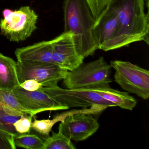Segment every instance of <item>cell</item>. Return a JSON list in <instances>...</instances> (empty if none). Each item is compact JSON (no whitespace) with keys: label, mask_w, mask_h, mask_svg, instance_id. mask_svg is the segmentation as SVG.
I'll return each instance as SVG.
<instances>
[{"label":"cell","mask_w":149,"mask_h":149,"mask_svg":"<svg viewBox=\"0 0 149 149\" xmlns=\"http://www.w3.org/2000/svg\"><path fill=\"white\" fill-rule=\"evenodd\" d=\"M19 84L17 62L0 53V90L13 91Z\"/></svg>","instance_id":"cell-13"},{"label":"cell","mask_w":149,"mask_h":149,"mask_svg":"<svg viewBox=\"0 0 149 149\" xmlns=\"http://www.w3.org/2000/svg\"><path fill=\"white\" fill-rule=\"evenodd\" d=\"M118 26L117 15L108 8L99 20L96 22L93 30V37L98 49H103L115 37Z\"/></svg>","instance_id":"cell-11"},{"label":"cell","mask_w":149,"mask_h":149,"mask_svg":"<svg viewBox=\"0 0 149 149\" xmlns=\"http://www.w3.org/2000/svg\"><path fill=\"white\" fill-rule=\"evenodd\" d=\"M2 15L3 19L0 20L1 33L11 41L25 40L37 29L38 16L30 7H22L16 10L5 9Z\"/></svg>","instance_id":"cell-4"},{"label":"cell","mask_w":149,"mask_h":149,"mask_svg":"<svg viewBox=\"0 0 149 149\" xmlns=\"http://www.w3.org/2000/svg\"><path fill=\"white\" fill-rule=\"evenodd\" d=\"M91 114L79 113L70 115L59 125V131L70 140L82 141L96 132L99 127Z\"/></svg>","instance_id":"cell-9"},{"label":"cell","mask_w":149,"mask_h":149,"mask_svg":"<svg viewBox=\"0 0 149 149\" xmlns=\"http://www.w3.org/2000/svg\"><path fill=\"white\" fill-rule=\"evenodd\" d=\"M63 32L73 35L76 48L84 59L98 49L93 37L95 21L86 0H65Z\"/></svg>","instance_id":"cell-2"},{"label":"cell","mask_w":149,"mask_h":149,"mask_svg":"<svg viewBox=\"0 0 149 149\" xmlns=\"http://www.w3.org/2000/svg\"><path fill=\"white\" fill-rule=\"evenodd\" d=\"M14 136L0 130V149H15Z\"/></svg>","instance_id":"cell-22"},{"label":"cell","mask_w":149,"mask_h":149,"mask_svg":"<svg viewBox=\"0 0 149 149\" xmlns=\"http://www.w3.org/2000/svg\"><path fill=\"white\" fill-rule=\"evenodd\" d=\"M0 102L22 114H29L27 111L21 105L13 91L0 90Z\"/></svg>","instance_id":"cell-18"},{"label":"cell","mask_w":149,"mask_h":149,"mask_svg":"<svg viewBox=\"0 0 149 149\" xmlns=\"http://www.w3.org/2000/svg\"><path fill=\"white\" fill-rule=\"evenodd\" d=\"M16 147L26 149H44V141L38 135L30 133L19 134L14 136Z\"/></svg>","instance_id":"cell-16"},{"label":"cell","mask_w":149,"mask_h":149,"mask_svg":"<svg viewBox=\"0 0 149 149\" xmlns=\"http://www.w3.org/2000/svg\"><path fill=\"white\" fill-rule=\"evenodd\" d=\"M51 41L54 64L71 71L83 63L84 59L77 50L72 33L63 32Z\"/></svg>","instance_id":"cell-8"},{"label":"cell","mask_w":149,"mask_h":149,"mask_svg":"<svg viewBox=\"0 0 149 149\" xmlns=\"http://www.w3.org/2000/svg\"><path fill=\"white\" fill-rule=\"evenodd\" d=\"M40 89L62 106L70 108H91L102 106L108 108L116 105L103 98L95 91L84 88L63 89L58 86L42 87Z\"/></svg>","instance_id":"cell-6"},{"label":"cell","mask_w":149,"mask_h":149,"mask_svg":"<svg viewBox=\"0 0 149 149\" xmlns=\"http://www.w3.org/2000/svg\"><path fill=\"white\" fill-rule=\"evenodd\" d=\"M15 54L18 61L53 63L51 40L43 41L28 47L17 49Z\"/></svg>","instance_id":"cell-12"},{"label":"cell","mask_w":149,"mask_h":149,"mask_svg":"<svg viewBox=\"0 0 149 149\" xmlns=\"http://www.w3.org/2000/svg\"><path fill=\"white\" fill-rule=\"evenodd\" d=\"M17 70L20 84L29 79H34L43 87L58 86L60 81L68 74L67 70L53 63L23 62L17 61Z\"/></svg>","instance_id":"cell-7"},{"label":"cell","mask_w":149,"mask_h":149,"mask_svg":"<svg viewBox=\"0 0 149 149\" xmlns=\"http://www.w3.org/2000/svg\"><path fill=\"white\" fill-rule=\"evenodd\" d=\"M115 70L114 80L122 89L144 100L149 97V71L130 62L111 61Z\"/></svg>","instance_id":"cell-5"},{"label":"cell","mask_w":149,"mask_h":149,"mask_svg":"<svg viewBox=\"0 0 149 149\" xmlns=\"http://www.w3.org/2000/svg\"><path fill=\"white\" fill-rule=\"evenodd\" d=\"M144 0H112L109 7L117 15L118 26L113 40L103 49L108 51L144 41L149 45V15Z\"/></svg>","instance_id":"cell-1"},{"label":"cell","mask_w":149,"mask_h":149,"mask_svg":"<svg viewBox=\"0 0 149 149\" xmlns=\"http://www.w3.org/2000/svg\"><path fill=\"white\" fill-rule=\"evenodd\" d=\"M13 92L21 105L33 116L42 111L68 109L61 105L41 89L28 91L19 85L14 89Z\"/></svg>","instance_id":"cell-10"},{"label":"cell","mask_w":149,"mask_h":149,"mask_svg":"<svg viewBox=\"0 0 149 149\" xmlns=\"http://www.w3.org/2000/svg\"><path fill=\"white\" fill-rule=\"evenodd\" d=\"M44 149H75L76 147L68 138L60 132H52V135L44 140Z\"/></svg>","instance_id":"cell-17"},{"label":"cell","mask_w":149,"mask_h":149,"mask_svg":"<svg viewBox=\"0 0 149 149\" xmlns=\"http://www.w3.org/2000/svg\"><path fill=\"white\" fill-rule=\"evenodd\" d=\"M20 117L8 114L0 116V130L15 136L18 133L15 131L13 124Z\"/></svg>","instance_id":"cell-20"},{"label":"cell","mask_w":149,"mask_h":149,"mask_svg":"<svg viewBox=\"0 0 149 149\" xmlns=\"http://www.w3.org/2000/svg\"><path fill=\"white\" fill-rule=\"evenodd\" d=\"M94 112L92 108H85L81 109H74L69 111L63 112L55 116L52 119H42L37 120L34 118L32 123L31 130L34 131L36 134L43 140H45L49 136V133L51 131L54 125L59 122H63L68 116L72 114L79 113H85L91 114Z\"/></svg>","instance_id":"cell-14"},{"label":"cell","mask_w":149,"mask_h":149,"mask_svg":"<svg viewBox=\"0 0 149 149\" xmlns=\"http://www.w3.org/2000/svg\"><path fill=\"white\" fill-rule=\"evenodd\" d=\"M92 90L98 93L105 100L122 109L132 111L136 105V100L129 93L111 88L110 86L97 88Z\"/></svg>","instance_id":"cell-15"},{"label":"cell","mask_w":149,"mask_h":149,"mask_svg":"<svg viewBox=\"0 0 149 149\" xmlns=\"http://www.w3.org/2000/svg\"><path fill=\"white\" fill-rule=\"evenodd\" d=\"M33 117L28 114L22 115L13 124L16 132L19 134L30 133Z\"/></svg>","instance_id":"cell-21"},{"label":"cell","mask_w":149,"mask_h":149,"mask_svg":"<svg viewBox=\"0 0 149 149\" xmlns=\"http://www.w3.org/2000/svg\"><path fill=\"white\" fill-rule=\"evenodd\" d=\"M19 86L22 88L28 91H34L39 90L42 87V84L34 79H29L20 84Z\"/></svg>","instance_id":"cell-23"},{"label":"cell","mask_w":149,"mask_h":149,"mask_svg":"<svg viewBox=\"0 0 149 149\" xmlns=\"http://www.w3.org/2000/svg\"><path fill=\"white\" fill-rule=\"evenodd\" d=\"M111 66L102 56L68 71L63 83L67 88L94 89L110 87Z\"/></svg>","instance_id":"cell-3"},{"label":"cell","mask_w":149,"mask_h":149,"mask_svg":"<svg viewBox=\"0 0 149 149\" xmlns=\"http://www.w3.org/2000/svg\"><path fill=\"white\" fill-rule=\"evenodd\" d=\"M112 0H86L96 22L109 7Z\"/></svg>","instance_id":"cell-19"}]
</instances>
